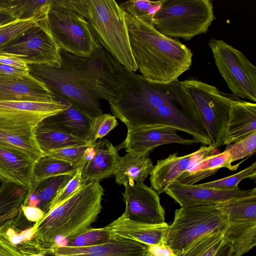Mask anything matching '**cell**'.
<instances>
[{"mask_svg": "<svg viewBox=\"0 0 256 256\" xmlns=\"http://www.w3.org/2000/svg\"><path fill=\"white\" fill-rule=\"evenodd\" d=\"M36 228L34 224L23 230L19 228L14 217L0 226V237L24 256L44 252L34 236Z\"/></svg>", "mask_w": 256, "mask_h": 256, "instance_id": "83f0119b", "label": "cell"}, {"mask_svg": "<svg viewBox=\"0 0 256 256\" xmlns=\"http://www.w3.org/2000/svg\"><path fill=\"white\" fill-rule=\"evenodd\" d=\"M28 256H45L44 254V252H40L38 254H31Z\"/></svg>", "mask_w": 256, "mask_h": 256, "instance_id": "f5cc1de1", "label": "cell"}, {"mask_svg": "<svg viewBox=\"0 0 256 256\" xmlns=\"http://www.w3.org/2000/svg\"><path fill=\"white\" fill-rule=\"evenodd\" d=\"M87 20L95 40L127 70L138 68L130 48L125 12L113 0H68Z\"/></svg>", "mask_w": 256, "mask_h": 256, "instance_id": "5b68a950", "label": "cell"}, {"mask_svg": "<svg viewBox=\"0 0 256 256\" xmlns=\"http://www.w3.org/2000/svg\"><path fill=\"white\" fill-rule=\"evenodd\" d=\"M168 225L166 222L157 224L137 222L126 218L122 214L104 228L110 240L128 239L146 245L164 244Z\"/></svg>", "mask_w": 256, "mask_h": 256, "instance_id": "ac0fdd59", "label": "cell"}, {"mask_svg": "<svg viewBox=\"0 0 256 256\" xmlns=\"http://www.w3.org/2000/svg\"><path fill=\"white\" fill-rule=\"evenodd\" d=\"M181 84L196 109L210 144L217 148L223 146L230 107L238 97L193 78L182 81Z\"/></svg>", "mask_w": 256, "mask_h": 256, "instance_id": "52a82bcc", "label": "cell"}, {"mask_svg": "<svg viewBox=\"0 0 256 256\" xmlns=\"http://www.w3.org/2000/svg\"><path fill=\"white\" fill-rule=\"evenodd\" d=\"M22 210L25 218L30 222H37L44 215V213L36 206L22 205Z\"/></svg>", "mask_w": 256, "mask_h": 256, "instance_id": "bcb514c9", "label": "cell"}, {"mask_svg": "<svg viewBox=\"0 0 256 256\" xmlns=\"http://www.w3.org/2000/svg\"><path fill=\"white\" fill-rule=\"evenodd\" d=\"M216 206L228 224L256 222V196L230 200Z\"/></svg>", "mask_w": 256, "mask_h": 256, "instance_id": "f1b7e54d", "label": "cell"}, {"mask_svg": "<svg viewBox=\"0 0 256 256\" xmlns=\"http://www.w3.org/2000/svg\"><path fill=\"white\" fill-rule=\"evenodd\" d=\"M29 74V70L20 69L0 64V76L12 78H24Z\"/></svg>", "mask_w": 256, "mask_h": 256, "instance_id": "ee69618b", "label": "cell"}, {"mask_svg": "<svg viewBox=\"0 0 256 256\" xmlns=\"http://www.w3.org/2000/svg\"><path fill=\"white\" fill-rule=\"evenodd\" d=\"M59 68L28 64L29 72L44 82L61 100L70 102L94 118L103 114L99 100L115 96L114 68L100 44L90 56L73 55L60 49Z\"/></svg>", "mask_w": 256, "mask_h": 256, "instance_id": "7a4b0ae2", "label": "cell"}, {"mask_svg": "<svg viewBox=\"0 0 256 256\" xmlns=\"http://www.w3.org/2000/svg\"><path fill=\"white\" fill-rule=\"evenodd\" d=\"M48 22L58 48L73 55L90 56L99 44L91 34L86 19L66 0H52Z\"/></svg>", "mask_w": 256, "mask_h": 256, "instance_id": "9c48e42d", "label": "cell"}, {"mask_svg": "<svg viewBox=\"0 0 256 256\" xmlns=\"http://www.w3.org/2000/svg\"><path fill=\"white\" fill-rule=\"evenodd\" d=\"M52 0H15L11 10L16 19L48 16Z\"/></svg>", "mask_w": 256, "mask_h": 256, "instance_id": "8d00e7d4", "label": "cell"}, {"mask_svg": "<svg viewBox=\"0 0 256 256\" xmlns=\"http://www.w3.org/2000/svg\"><path fill=\"white\" fill-rule=\"evenodd\" d=\"M68 106L60 99L53 102L0 100V119L36 126L45 118L56 114Z\"/></svg>", "mask_w": 256, "mask_h": 256, "instance_id": "2e32d148", "label": "cell"}, {"mask_svg": "<svg viewBox=\"0 0 256 256\" xmlns=\"http://www.w3.org/2000/svg\"><path fill=\"white\" fill-rule=\"evenodd\" d=\"M95 144L52 150L46 152L44 155L66 162L76 168L82 170L94 153Z\"/></svg>", "mask_w": 256, "mask_h": 256, "instance_id": "e575fe53", "label": "cell"}, {"mask_svg": "<svg viewBox=\"0 0 256 256\" xmlns=\"http://www.w3.org/2000/svg\"><path fill=\"white\" fill-rule=\"evenodd\" d=\"M78 170L74 166L66 162L44 155L36 162L34 175L36 184L54 176L74 174Z\"/></svg>", "mask_w": 256, "mask_h": 256, "instance_id": "836d02e7", "label": "cell"}, {"mask_svg": "<svg viewBox=\"0 0 256 256\" xmlns=\"http://www.w3.org/2000/svg\"><path fill=\"white\" fill-rule=\"evenodd\" d=\"M215 19L210 0H164L152 24L166 36L188 41L206 34Z\"/></svg>", "mask_w": 256, "mask_h": 256, "instance_id": "8992f818", "label": "cell"}, {"mask_svg": "<svg viewBox=\"0 0 256 256\" xmlns=\"http://www.w3.org/2000/svg\"><path fill=\"white\" fill-rule=\"evenodd\" d=\"M225 150L230 152L232 163L253 154L256 150V131L234 143L227 145Z\"/></svg>", "mask_w": 256, "mask_h": 256, "instance_id": "60d3db41", "label": "cell"}, {"mask_svg": "<svg viewBox=\"0 0 256 256\" xmlns=\"http://www.w3.org/2000/svg\"><path fill=\"white\" fill-rule=\"evenodd\" d=\"M34 132L36 142L44 154L52 150L90 144L84 140L38 124L34 128Z\"/></svg>", "mask_w": 256, "mask_h": 256, "instance_id": "4dcf8cb0", "label": "cell"}, {"mask_svg": "<svg viewBox=\"0 0 256 256\" xmlns=\"http://www.w3.org/2000/svg\"><path fill=\"white\" fill-rule=\"evenodd\" d=\"M0 256H24L16 248L0 237Z\"/></svg>", "mask_w": 256, "mask_h": 256, "instance_id": "c3c4849f", "label": "cell"}, {"mask_svg": "<svg viewBox=\"0 0 256 256\" xmlns=\"http://www.w3.org/2000/svg\"><path fill=\"white\" fill-rule=\"evenodd\" d=\"M68 103V106L66 110L45 118L38 124L84 140L90 144V126L93 118L74 104Z\"/></svg>", "mask_w": 256, "mask_h": 256, "instance_id": "7402d4cb", "label": "cell"}, {"mask_svg": "<svg viewBox=\"0 0 256 256\" xmlns=\"http://www.w3.org/2000/svg\"><path fill=\"white\" fill-rule=\"evenodd\" d=\"M228 225L226 218L216 205L182 206L174 212L164 244L176 254L203 236L224 230Z\"/></svg>", "mask_w": 256, "mask_h": 256, "instance_id": "ba28073f", "label": "cell"}, {"mask_svg": "<svg viewBox=\"0 0 256 256\" xmlns=\"http://www.w3.org/2000/svg\"><path fill=\"white\" fill-rule=\"evenodd\" d=\"M241 163L232 164L228 150L207 157L182 172L176 180L186 184H194L196 182L216 173L222 168L230 170H236Z\"/></svg>", "mask_w": 256, "mask_h": 256, "instance_id": "4316f807", "label": "cell"}, {"mask_svg": "<svg viewBox=\"0 0 256 256\" xmlns=\"http://www.w3.org/2000/svg\"><path fill=\"white\" fill-rule=\"evenodd\" d=\"M146 245L128 239H115L104 244L86 246H56L44 252L45 256H144Z\"/></svg>", "mask_w": 256, "mask_h": 256, "instance_id": "e0dca14e", "label": "cell"}, {"mask_svg": "<svg viewBox=\"0 0 256 256\" xmlns=\"http://www.w3.org/2000/svg\"><path fill=\"white\" fill-rule=\"evenodd\" d=\"M256 176V162L244 170L231 176L200 184V186L218 189L234 190L239 188L238 184L243 180H255Z\"/></svg>", "mask_w": 256, "mask_h": 256, "instance_id": "f35d334b", "label": "cell"}, {"mask_svg": "<svg viewBox=\"0 0 256 256\" xmlns=\"http://www.w3.org/2000/svg\"><path fill=\"white\" fill-rule=\"evenodd\" d=\"M208 44L216 65L232 94L256 102V66L242 52L224 40L212 38Z\"/></svg>", "mask_w": 256, "mask_h": 256, "instance_id": "30bf717a", "label": "cell"}, {"mask_svg": "<svg viewBox=\"0 0 256 256\" xmlns=\"http://www.w3.org/2000/svg\"><path fill=\"white\" fill-rule=\"evenodd\" d=\"M82 169H78L67 184L58 192L51 204L50 210L66 200L86 183L82 179Z\"/></svg>", "mask_w": 256, "mask_h": 256, "instance_id": "7bdbcfd3", "label": "cell"}, {"mask_svg": "<svg viewBox=\"0 0 256 256\" xmlns=\"http://www.w3.org/2000/svg\"><path fill=\"white\" fill-rule=\"evenodd\" d=\"M94 153L82 171V178L86 182L98 181L114 175L119 156L118 149L106 139L95 144Z\"/></svg>", "mask_w": 256, "mask_h": 256, "instance_id": "cb8c5ba5", "label": "cell"}, {"mask_svg": "<svg viewBox=\"0 0 256 256\" xmlns=\"http://www.w3.org/2000/svg\"><path fill=\"white\" fill-rule=\"evenodd\" d=\"M154 166L148 155L127 152L124 156L118 157L114 175L118 184L144 182Z\"/></svg>", "mask_w": 256, "mask_h": 256, "instance_id": "d4e9b609", "label": "cell"}, {"mask_svg": "<svg viewBox=\"0 0 256 256\" xmlns=\"http://www.w3.org/2000/svg\"><path fill=\"white\" fill-rule=\"evenodd\" d=\"M47 18L48 16L28 19H16L0 25V50Z\"/></svg>", "mask_w": 256, "mask_h": 256, "instance_id": "d590c367", "label": "cell"}, {"mask_svg": "<svg viewBox=\"0 0 256 256\" xmlns=\"http://www.w3.org/2000/svg\"><path fill=\"white\" fill-rule=\"evenodd\" d=\"M164 0L151 1L130 0L119 4L127 14L139 18H152L159 10Z\"/></svg>", "mask_w": 256, "mask_h": 256, "instance_id": "ab89813d", "label": "cell"}, {"mask_svg": "<svg viewBox=\"0 0 256 256\" xmlns=\"http://www.w3.org/2000/svg\"><path fill=\"white\" fill-rule=\"evenodd\" d=\"M0 64L29 70L28 64L24 62L10 56L0 54Z\"/></svg>", "mask_w": 256, "mask_h": 256, "instance_id": "7dc6e473", "label": "cell"}, {"mask_svg": "<svg viewBox=\"0 0 256 256\" xmlns=\"http://www.w3.org/2000/svg\"><path fill=\"white\" fill-rule=\"evenodd\" d=\"M144 256H176V254L164 244L146 245Z\"/></svg>", "mask_w": 256, "mask_h": 256, "instance_id": "f6af8a7d", "label": "cell"}, {"mask_svg": "<svg viewBox=\"0 0 256 256\" xmlns=\"http://www.w3.org/2000/svg\"><path fill=\"white\" fill-rule=\"evenodd\" d=\"M123 193L126 208L122 215L139 223L157 224L165 222L164 210L154 190L144 182L126 184Z\"/></svg>", "mask_w": 256, "mask_h": 256, "instance_id": "7c38bea8", "label": "cell"}, {"mask_svg": "<svg viewBox=\"0 0 256 256\" xmlns=\"http://www.w3.org/2000/svg\"><path fill=\"white\" fill-rule=\"evenodd\" d=\"M218 148L212 145L203 146L198 150L184 156L177 152L158 160L150 174L152 188L158 195L164 192L166 188L189 168L205 158L218 154Z\"/></svg>", "mask_w": 256, "mask_h": 256, "instance_id": "5bb4252c", "label": "cell"}, {"mask_svg": "<svg viewBox=\"0 0 256 256\" xmlns=\"http://www.w3.org/2000/svg\"><path fill=\"white\" fill-rule=\"evenodd\" d=\"M214 256H234L231 246L226 242L217 251Z\"/></svg>", "mask_w": 256, "mask_h": 256, "instance_id": "f907efd6", "label": "cell"}, {"mask_svg": "<svg viewBox=\"0 0 256 256\" xmlns=\"http://www.w3.org/2000/svg\"><path fill=\"white\" fill-rule=\"evenodd\" d=\"M35 126L0 119V148L10 150L36 162L44 154L35 139Z\"/></svg>", "mask_w": 256, "mask_h": 256, "instance_id": "ffe728a7", "label": "cell"}, {"mask_svg": "<svg viewBox=\"0 0 256 256\" xmlns=\"http://www.w3.org/2000/svg\"><path fill=\"white\" fill-rule=\"evenodd\" d=\"M114 68L116 87L108 102L116 118L128 130L170 127L192 136L204 146L210 140L193 102L176 80L169 83L150 80L127 70L108 53Z\"/></svg>", "mask_w": 256, "mask_h": 256, "instance_id": "6da1fadb", "label": "cell"}, {"mask_svg": "<svg viewBox=\"0 0 256 256\" xmlns=\"http://www.w3.org/2000/svg\"><path fill=\"white\" fill-rule=\"evenodd\" d=\"M164 192L182 207L216 205L230 200L254 197L256 188L226 190L205 187L200 184H184L176 180L166 188Z\"/></svg>", "mask_w": 256, "mask_h": 256, "instance_id": "4fadbf2b", "label": "cell"}, {"mask_svg": "<svg viewBox=\"0 0 256 256\" xmlns=\"http://www.w3.org/2000/svg\"><path fill=\"white\" fill-rule=\"evenodd\" d=\"M110 240L109 234L104 227H91L76 236L64 242L59 246L86 247L104 244Z\"/></svg>", "mask_w": 256, "mask_h": 256, "instance_id": "74e56055", "label": "cell"}, {"mask_svg": "<svg viewBox=\"0 0 256 256\" xmlns=\"http://www.w3.org/2000/svg\"><path fill=\"white\" fill-rule=\"evenodd\" d=\"M176 130L170 127H148L128 130L124 140L116 146L124 148L127 152L148 155L156 147L168 144L191 145L200 142L196 140L180 136Z\"/></svg>", "mask_w": 256, "mask_h": 256, "instance_id": "9a60e30c", "label": "cell"}, {"mask_svg": "<svg viewBox=\"0 0 256 256\" xmlns=\"http://www.w3.org/2000/svg\"><path fill=\"white\" fill-rule=\"evenodd\" d=\"M125 18L132 54L142 76L154 82L169 83L190 70L193 53L178 38L158 32L152 18H139L126 12Z\"/></svg>", "mask_w": 256, "mask_h": 256, "instance_id": "3957f363", "label": "cell"}, {"mask_svg": "<svg viewBox=\"0 0 256 256\" xmlns=\"http://www.w3.org/2000/svg\"><path fill=\"white\" fill-rule=\"evenodd\" d=\"M225 230L214 231L203 236L176 256H214L226 242L224 236Z\"/></svg>", "mask_w": 256, "mask_h": 256, "instance_id": "d6a6232c", "label": "cell"}, {"mask_svg": "<svg viewBox=\"0 0 256 256\" xmlns=\"http://www.w3.org/2000/svg\"><path fill=\"white\" fill-rule=\"evenodd\" d=\"M104 194L99 182H88L34 222V236L43 252L91 228L102 209Z\"/></svg>", "mask_w": 256, "mask_h": 256, "instance_id": "277c9868", "label": "cell"}, {"mask_svg": "<svg viewBox=\"0 0 256 256\" xmlns=\"http://www.w3.org/2000/svg\"><path fill=\"white\" fill-rule=\"evenodd\" d=\"M234 256H242L256 245V222L228 224L224 232Z\"/></svg>", "mask_w": 256, "mask_h": 256, "instance_id": "f546056e", "label": "cell"}, {"mask_svg": "<svg viewBox=\"0 0 256 256\" xmlns=\"http://www.w3.org/2000/svg\"><path fill=\"white\" fill-rule=\"evenodd\" d=\"M58 100L44 82L30 72L20 79L0 76V100L45 102Z\"/></svg>", "mask_w": 256, "mask_h": 256, "instance_id": "d6986e66", "label": "cell"}, {"mask_svg": "<svg viewBox=\"0 0 256 256\" xmlns=\"http://www.w3.org/2000/svg\"><path fill=\"white\" fill-rule=\"evenodd\" d=\"M74 174L54 176L36 183L28 190L22 205L38 207L46 214L58 192Z\"/></svg>", "mask_w": 256, "mask_h": 256, "instance_id": "484cf974", "label": "cell"}, {"mask_svg": "<svg viewBox=\"0 0 256 256\" xmlns=\"http://www.w3.org/2000/svg\"><path fill=\"white\" fill-rule=\"evenodd\" d=\"M36 162L15 152L0 148V180L29 190L36 184L34 168Z\"/></svg>", "mask_w": 256, "mask_h": 256, "instance_id": "44dd1931", "label": "cell"}, {"mask_svg": "<svg viewBox=\"0 0 256 256\" xmlns=\"http://www.w3.org/2000/svg\"><path fill=\"white\" fill-rule=\"evenodd\" d=\"M16 19L11 8L0 9V25Z\"/></svg>", "mask_w": 256, "mask_h": 256, "instance_id": "681fc988", "label": "cell"}, {"mask_svg": "<svg viewBox=\"0 0 256 256\" xmlns=\"http://www.w3.org/2000/svg\"><path fill=\"white\" fill-rule=\"evenodd\" d=\"M15 0H0V9L10 8L14 4Z\"/></svg>", "mask_w": 256, "mask_h": 256, "instance_id": "816d5d0a", "label": "cell"}, {"mask_svg": "<svg viewBox=\"0 0 256 256\" xmlns=\"http://www.w3.org/2000/svg\"><path fill=\"white\" fill-rule=\"evenodd\" d=\"M0 54L14 58L27 64L59 68L60 48L50 30L48 18L0 50Z\"/></svg>", "mask_w": 256, "mask_h": 256, "instance_id": "8fae6325", "label": "cell"}, {"mask_svg": "<svg viewBox=\"0 0 256 256\" xmlns=\"http://www.w3.org/2000/svg\"><path fill=\"white\" fill-rule=\"evenodd\" d=\"M256 131V104L237 98L232 103L223 137L228 145Z\"/></svg>", "mask_w": 256, "mask_h": 256, "instance_id": "603a6c76", "label": "cell"}, {"mask_svg": "<svg viewBox=\"0 0 256 256\" xmlns=\"http://www.w3.org/2000/svg\"><path fill=\"white\" fill-rule=\"evenodd\" d=\"M28 190L15 184L0 186V226L14 218L22 210Z\"/></svg>", "mask_w": 256, "mask_h": 256, "instance_id": "1f68e13d", "label": "cell"}, {"mask_svg": "<svg viewBox=\"0 0 256 256\" xmlns=\"http://www.w3.org/2000/svg\"><path fill=\"white\" fill-rule=\"evenodd\" d=\"M118 125L116 117L103 114L92 118L89 142L94 144L98 138H102Z\"/></svg>", "mask_w": 256, "mask_h": 256, "instance_id": "b9f144b4", "label": "cell"}]
</instances>
